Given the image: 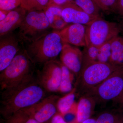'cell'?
<instances>
[{"label":"cell","instance_id":"1","mask_svg":"<svg viewBox=\"0 0 123 123\" xmlns=\"http://www.w3.org/2000/svg\"><path fill=\"white\" fill-rule=\"evenodd\" d=\"M45 91L34 77L16 87L2 91L1 115L5 120L18 111L33 105L45 98Z\"/></svg>","mask_w":123,"mask_h":123},{"label":"cell","instance_id":"2","mask_svg":"<svg viewBox=\"0 0 123 123\" xmlns=\"http://www.w3.org/2000/svg\"><path fill=\"white\" fill-rule=\"evenodd\" d=\"M66 43L62 39L59 31H55L27 43L25 50L34 64L44 65L55 60Z\"/></svg>","mask_w":123,"mask_h":123},{"label":"cell","instance_id":"3","mask_svg":"<svg viewBox=\"0 0 123 123\" xmlns=\"http://www.w3.org/2000/svg\"><path fill=\"white\" fill-rule=\"evenodd\" d=\"M33 64L25 49L20 50L8 66L0 72L1 90L14 88L33 77Z\"/></svg>","mask_w":123,"mask_h":123},{"label":"cell","instance_id":"4","mask_svg":"<svg viewBox=\"0 0 123 123\" xmlns=\"http://www.w3.org/2000/svg\"><path fill=\"white\" fill-rule=\"evenodd\" d=\"M123 68L111 63L98 61L82 63L77 85L82 92L86 93L106 79L115 71Z\"/></svg>","mask_w":123,"mask_h":123},{"label":"cell","instance_id":"5","mask_svg":"<svg viewBox=\"0 0 123 123\" xmlns=\"http://www.w3.org/2000/svg\"><path fill=\"white\" fill-rule=\"evenodd\" d=\"M119 25L98 18L86 26V46L100 47L118 36L121 32Z\"/></svg>","mask_w":123,"mask_h":123},{"label":"cell","instance_id":"6","mask_svg":"<svg viewBox=\"0 0 123 123\" xmlns=\"http://www.w3.org/2000/svg\"><path fill=\"white\" fill-rule=\"evenodd\" d=\"M50 27L43 11H27L19 27L18 36L21 41L30 43L48 33Z\"/></svg>","mask_w":123,"mask_h":123},{"label":"cell","instance_id":"7","mask_svg":"<svg viewBox=\"0 0 123 123\" xmlns=\"http://www.w3.org/2000/svg\"><path fill=\"white\" fill-rule=\"evenodd\" d=\"M123 90V68L119 69L103 81L91 89L86 95L93 97L96 102L115 101Z\"/></svg>","mask_w":123,"mask_h":123},{"label":"cell","instance_id":"8","mask_svg":"<svg viewBox=\"0 0 123 123\" xmlns=\"http://www.w3.org/2000/svg\"><path fill=\"white\" fill-rule=\"evenodd\" d=\"M62 76L61 62L54 60L44 64L38 74V84L49 92H58Z\"/></svg>","mask_w":123,"mask_h":123},{"label":"cell","instance_id":"9","mask_svg":"<svg viewBox=\"0 0 123 123\" xmlns=\"http://www.w3.org/2000/svg\"><path fill=\"white\" fill-rule=\"evenodd\" d=\"M59 98L57 95H51L22 110L38 123H46L57 114V103Z\"/></svg>","mask_w":123,"mask_h":123},{"label":"cell","instance_id":"10","mask_svg":"<svg viewBox=\"0 0 123 123\" xmlns=\"http://www.w3.org/2000/svg\"><path fill=\"white\" fill-rule=\"evenodd\" d=\"M0 72L8 66L15 56L20 50L21 40L18 35L12 33L0 37Z\"/></svg>","mask_w":123,"mask_h":123},{"label":"cell","instance_id":"11","mask_svg":"<svg viewBox=\"0 0 123 123\" xmlns=\"http://www.w3.org/2000/svg\"><path fill=\"white\" fill-rule=\"evenodd\" d=\"M83 58V52L79 48L68 43L64 45L60 53L61 62L77 76L81 70Z\"/></svg>","mask_w":123,"mask_h":123},{"label":"cell","instance_id":"12","mask_svg":"<svg viewBox=\"0 0 123 123\" xmlns=\"http://www.w3.org/2000/svg\"><path fill=\"white\" fill-rule=\"evenodd\" d=\"M62 17L68 23L79 24L88 25L98 18L86 13L78 7L74 1L62 6Z\"/></svg>","mask_w":123,"mask_h":123},{"label":"cell","instance_id":"13","mask_svg":"<svg viewBox=\"0 0 123 123\" xmlns=\"http://www.w3.org/2000/svg\"><path fill=\"white\" fill-rule=\"evenodd\" d=\"M86 25L79 24H72L59 31L63 41L75 46L85 47Z\"/></svg>","mask_w":123,"mask_h":123},{"label":"cell","instance_id":"14","mask_svg":"<svg viewBox=\"0 0 123 123\" xmlns=\"http://www.w3.org/2000/svg\"><path fill=\"white\" fill-rule=\"evenodd\" d=\"M26 12V10L20 6L10 11L5 18L0 21V37L11 33L19 27Z\"/></svg>","mask_w":123,"mask_h":123},{"label":"cell","instance_id":"15","mask_svg":"<svg viewBox=\"0 0 123 123\" xmlns=\"http://www.w3.org/2000/svg\"><path fill=\"white\" fill-rule=\"evenodd\" d=\"M97 102L93 97L85 95L79 99L77 105V123L90 118Z\"/></svg>","mask_w":123,"mask_h":123},{"label":"cell","instance_id":"16","mask_svg":"<svg viewBox=\"0 0 123 123\" xmlns=\"http://www.w3.org/2000/svg\"><path fill=\"white\" fill-rule=\"evenodd\" d=\"M76 90V88H74L68 94L60 98L57 101L58 111L62 116L77 107V104L75 101Z\"/></svg>","mask_w":123,"mask_h":123},{"label":"cell","instance_id":"17","mask_svg":"<svg viewBox=\"0 0 123 123\" xmlns=\"http://www.w3.org/2000/svg\"><path fill=\"white\" fill-rule=\"evenodd\" d=\"M123 37L118 36L112 40L111 54L110 63L117 66L123 67Z\"/></svg>","mask_w":123,"mask_h":123},{"label":"cell","instance_id":"18","mask_svg":"<svg viewBox=\"0 0 123 123\" xmlns=\"http://www.w3.org/2000/svg\"><path fill=\"white\" fill-rule=\"evenodd\" d=\"M74 2L82 10L89 15L101 17V8L94 0H74Z\"/></svg>","mask_w":123,"mask_h":123},{"label":"cell","instance_id":"19","mask_svg":"<svg viewBox=\"0 0 123 123\" xmlns=\"http://www.w3.org/2000/svg\"><path fill=\"white\" fill-rule=\"evenodd\" d=\"M62 76L58 92L65 93L69 92L73 89V73L61 62Z\"/></svg>","mask_w":123,"mask_h":123},{"label":"cell","instance_id":"20","mask_svg":"<svg viewBox=\"0 0 123 123\" xmlns=\"http://www.w3.org/2000/svg\"><path fill=\"white\" fill-rule=\"evenodd\" d=\"M50 0H21L20 7L26 11H43Z\"/></svg>","mask_w":123,"mask_h":123},{"label":"cell","instance_id":"21","mask_svg":"<svg viewBox=\"0 0 123 123\" xmlns=\"http://www.w3.org/2000/svg\"><path fill=\"white\" fill-rule=\"evenodd\" d=\"M5 120V123H40L23 110L15 112Z\"/></svg>","mask_w":123,"mask_h":123},{"label":"cell","instance_id":"22","mask_svg":"<svg viewBox=\"0 0 123 123\" xmlns=\"http://www.w3.org/2000/svg\"><path fill=\"white\" fill-rule=\"evenodd\" d=\"M62 6L52 3H49L43 11L48 19L50 26L53 22L59 18L62 17Z\"/></svg>","mask_w":123,"mask_h":123},{"label":"cell","instance_id":"23","mask_svg":"<svg viewBox=\"0 0 123 123\" xmlns=\"http://www.w3.org/2000/svg\"><path fill=\"white\" fill-rule=\"evenodd\" d=\"M123 120V115L106 112L98 116L96 119V123H121Z\"/></svg>","mask_w":123,"mask_h":123},{"label":"cell","instance_id":"24","mask_svg":"<svg viewBox=\"0 0 123 123\" xmlns=\"http://www.w3.org/2000/svg\"><path fill=\"white\" fill-rule=\"evenodd\" d=\"M112 40L107 42L99 48L98 61L103 63H110L111 54Z\"/></svg>","mask_w":123,"mask_h":123},{"label":"cell","instance_id":"25","mask_svg":"<svg viewBox=\"0 0 123 123\" xmlns=\"http://www.w3.org/2000/svg\"><path fill=\"white\" fill-rule=\"evenodd\" d=\"M99 48L94 46L85 47L83 54L82 63L98 61Z\"/></svg>","mask_w":123,"mask_h":123},{"label":"cell","instance_id":"26","mask_svg":"<svg viewBox=\"0 0 123 123\" xmlns=\"http://www.w3.org/2000/svg\"><path fill=\"white\" fill-rule=\"evenodd\" d=\"M102 11L105 13H115L117 0H94Z\"/></svg>","mask_w":123,"mask_h":123},{"label":"cell","instance_id":"27","mask_svg":"<svg viewBox=\"0 0 123 123\" xmlns=\"http://www.w3.org/2000/svg\"><path fill=\"white\" fill-rule=\"evenodd\" d=\"M21 0H1L0 1V10L11 11L20 5Z\"/></svg>","mask_w":123,"mask_h":123},{"label":"cell","instance_id":"28","mask_svg":"<svg viewBox=\"0 0 123 123\" xmlns=\"http://www.w3.org/2000/svg\"><path fill=\"white\" fill-rule=\"evenodd\" d=\"M68 23L66 22L62 17L59 18L55 20L50 27L56 30H62L67 26Z\"/></svg>","mask_w":123,"mask_h":123},{"label":"cell","instance_id":"29","mask_svg":"<svg viewBox=\"0 0 123 123\" xmlns=\"http://www.w3.org/2000/svg\"><path fill=\"white\" fill-rule=\"evenodd\" d=\"M50 123H68L60 113H57L51 120Z\"/></svg>","mask_w":123,"mask_h":123},{"label":"cell","instance_id":"30","mask_svg":"<svg viewBox=\"0 0 123 123\" xmlns=\"http://www.w3.org/2000/svg\"><path fill=\"white\" fill-rule=\"evenodd\" d=\"M115 13L123 17V0H117Z\"/></svg>","mask_w":123,"mask_h":123},{"label":"cell","instance_id":"31","mask_svg":"<svg viewBox=\"0 0 123 123\" xmlns=\"http://www.w3.org/2000/svg\"><path fill=\"white\" fill-rule=\"evenodd\" d=\"M74 0H50L49 3H52L60 6H62L68 2Z\"/></svg>","mask_w":123,"mask_h":123},{"label":"cell","instance_id":"32","mask_svg":"<svg viewBox=\"0 0 123 123\" xmlns=\"http://www.w3.org/2000/svg\"><path fill=\"white\" fill-rule=\"evenodd\" d=\"M10 11L0 10V21L4 20Z\"/></svg>","mask_w":123,"mask_h":123},{"label":"cell","instance_id":"33","mask_svg":"<svg viewBox=\"0 0 123 123\" xmlns=\"http://www.w3.org/2000/svg\"><path fill=\"white\" fill-rule=\"evenodd\" d=\"M114 101L118 103L120 105L123 106V90L121 94Z\"/></svg>","mask_w":123,"mask_h":123},{"label":"cell","instance_id":"34","mask_svg":"<svg viewBox=\"0 0 123 123\" xmlns=\"http://www.w3.org/2000/svg\"><path fill=\"white\" fill-rule=\"evenodd\" d=\"M96 119H95L90 118L83 121L81 123H96Z\"/></svg>","mask_w":123,"mask_h":123},{"label":"cell","instance_id":"35","mask_svg":"<svg viewBox=\"0 0 123 123\" xmlns=\"http://www.w3.org/2000/svg\"><path fill=\"white\" fill-rule=\"evenodd\" d=\"M121 25H122V26H123V20H122V21H121Z\"/></svg>","mask_w":123,"mask_h":123},{"label":"cell","instance_id":"36","mask_svg":"<svg viewBox=\"0 0 123 123\" xmlns=\"http://www.w3.org/2000/svg\"><path fill=\"white\" fill-rule=\"evenodd\" d=\"M121 123H123V121H122V122H121Z\"/></svg>","mask_w":123,"mask_h":123}]
</instances>
